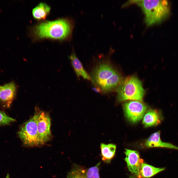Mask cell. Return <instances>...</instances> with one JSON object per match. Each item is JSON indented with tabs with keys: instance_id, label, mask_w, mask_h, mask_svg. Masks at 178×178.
Masks as SVG:
<instances>
[{
	"instance_id": "6da1fadb",
	"label": "cell",
	"mask_w": 178,
	"mask_h": 178,
	"mask_svg": "<svg viewBox=\"0 0 178 178\" xmlns=\"http://www.w3.org/2000/svg\"><path fill=\"white\" fill-rule=\"evenodd\" d=\"M74 21L68 17L53 21H41L29 29V34L33 42L50 39L60 42L69 41L72 38Z\"/></svg>"
},
{
	"instance_id": "7a4b0ae2",
	"label": "cell",
	"mask_w": 178,
	"mask_h": 178,
	"mask_svg": "<svg viewBox=\"0 0 178 178\" xmlns=\"http://www.w3.org/2000/svg\"><path fill=\"white\" fill-rule=\"evenodd\" d=\"M99 62L89 76L95 87L102 93H107L116 89L123 79L122 75L107 60Z\"/></svg>"
},
{
	"instance_id": "3957f363",
	"label": "cell",
	"mask_w": 178,
	"mask_h": 178,
	"mask_svg": "<svg viewBox=\"0 0 178 178\" xmlns=\"http://www.w3.org/2000/svg\"><path fill=\"white\" fill-rule=\"evenodd\" d=\"M145 15V22L147 26L162 22L167 18L170 12L168 2L165 0H136Z\"/></svg>"
},
{
	"instance_id": "277c9868",
	"label": "cell",
	"mask_w": 178,
	"mask_h": 178,
	"mask_svg": "<svg viewBox=\"0 0 178 178\" xmlns=\"http://www.w3.org/2000/svg\"><path fill=\"white\" fill-rule=\"evenodd\" d=\"M116 90L117 99L120 102L126 100L142 102L145 93L141 81L134 76L123 80Z\"/></svg>"
},
{
	"instance_id": "5b68a950",
	"label": "cell",
	"mask_w": 178,
	"mask_h": 178,
	"mask_svg": "<svg viewBox=\"0 0 178 178\" xmlns=\"http://www.w3.org/2000/svg\"><path fill=\"white\" fill-rule=\"evenodd\" d=\"M38 111L24 123L21 126L18 134L23 144L29 147L42 145L38 134L37 121Z\"/></svg>"
},
{
	"instance_id": "8992f818",
	"label": "cell",
	"mask_w": 178,
	"mask_h": 178,
	"mask_svg": "<svg viewBox=\"0 0 178 178\" xmlns=\"http://www.w3.org/2000/svg\"><path fill=\"white\" fill-rule=\"evenodd\" d=\"M123 107L126 116L133 123L141 120L147 109V105L142 102L136 100L126 101L123 104Z\"/></svg>"
},
{
	"instance_id": "52a82bcc",
	"label": "cell",
	"mask_w": 178,
	"mask_h": 178,
	"mask_svg": "<svg viewBox=\"0 0 178 178\" xmlns=\"http://www.w3.org/2000/svg\"><path fill=\"white\" fill-rule=\"evenodd\" d=\"M101 162L89 168L73 164L67 178H100L99 174Z\"/></svg>"
},
{
	"instance_id": "ba28073f",
	"label": "cell",
	"mask_w": 178,
	"mask_h": 178,
	"mask_svg": "<svg viewBox=\"0 0 178 178\" xmlns=\"http://www.w3.org/2000/svg\"><path fill=\"white\" fill-rule=\"evenodd\" d=\"M51 124L50 119L47 113L43 111L39 112L37 121V129L39 137L42 145L51 138Z\"/></svg>"
},
{
	"instance_id": "9c48e42d",
	"label": "cell",
	"mask_w": 178,
	"mask_h": 178,
	"mask_svg": "<svg viewBox=\"0 0 178 178\" xmlns=\"http://www.w3.org/2000/svg\"><path fill=\"white\" fill-rule=\"evenodd\" d=\"M17 86L13 82L0 85V101L3 106L9 108L15 98Z\"/></svg>"
},
{
	"instance_id": "30bf717a",
	"label": "cell",
	"mask_w": 178,
	"mask_h": 178,
	"mask_svg": "<svg viewBox=\"0 0 178 178\" xmlns=\"http://www.w3.org/2000/svg\"><path fill=\"white\" fill-rule=\"evenodd\" d=\"M125 150L126 157L125 160L127 163L128 169L132 174L136 175L139 171L143 160L140 158L137 151L127 149Z\"/></svg>"
},
{
	"instance_id": "8fae6325",
	"label": "cell",
	"mask_w": 178,
	"mask_h": 178,
	"mask_svg": "<svg viewBox=\"0 0 178 178\" xmlns=\"http://www.w3.org/2000/svg\"><path fill=\"white\" fill-rule=\"evenodd\" d=\"M160 131H158L152 134L145 141V146L164 147L178 150V147L171 143L163 142L160 138Z\"/></svg>"
},
{
	"instance_id": "7c38bea8",
	"label": "cell",
	"mask_w": 178,
	"mask_h": 178,
	"mask_svg": "<svg viewBox=\"0 0 178 178\" xmlns=\"http://www.w3.org/2000/svg\"><path fill=\"white\" fill-rule=\"evenodd\" d=\"M72 66L75 71L77 77L79 78L81 76L85 79L90 80L89 76L85 70L82 64L77 57L73 48L69 57Z\"/></svg>"
},
{
	"instance_id": "4fadbf2b",
	"label": "cell",
	"mask_w": 178,
	"mask_h": 178,
	"mask_svg": "<svg viewBox=\"0 0 178 178\" xmlns=\"http://www.w3.org/2000/svg\"><path fill=\"white\" fill-rule=\"evenodd\" d=\"M51 10V7L45 2L39 3L32 9V14L35 20L42 21H45L49 15Z\"/></svg>"
},
{
	"instance_id": "5bb4252c",
	"label": "cell",
	"mask_w": 178,
	"mask_h": 178,
	"mask_svg": "<svg viewBox=\"0 0 178 178\" xmlns=\"http://www.w3.org/2000/svg\"><path fill=\"white\" fill-rule=\"evenodd\" d=\"M116 148V145L114 144L101 143L100 156L101 160L104 163H111V159L115 156Z\"/></svg>"
},
{
	"instance_id": "9a60e30c",
	"label": "cell",
	"mask_w": 178,
	"mask_h": 178,
	"mask_svg": "<svg viewBox=\"0 0 178 178\" xmlns=\"http://www.w3.org/2000/svg\"><path fill=\"white\" fill-rule=\"evenodd\" d=\"M146 113L144 116L142 121L145 127L156 126L160 124L162 118L158 111L150 109Z\"/></svg>"
},
{
	"instance_id": "2e32d148",
	"label": "cell",
	"mask_w": 178,
	"mask_h": 178,
	"mask_svg": "<svg viewBox=\"0 0 178 178\" xmlns=\"http://www.w3.org/2000/svg\"><path fill=\"white\" fill-rule=\"evenodd\" d=\"M165 168L155 167L145 163H142L138 173L133 177L135 178H148L164 170Z\"/></svg>"
},
{
	"instance_id": "e0dca14e",
	"label": "cell",
	"mask_w": 178,
	"mask_h": 178,
	"mask_svg": "<svg viewBox=\"0 0 178 178\" xmlns=\"http://www.w3.org/2000/svg\"><path fill=\"white\" fill-rule=\"evenodd\" d=\"M15 121V119L8 116L4 112L0 111V125H9Z\"/></svg>"
},
{
	"instance_id": "ac0fdd59",
	"label": "cell",
	"mask_w": 178,
	"mask_h": 178,
	"mask_svg": "<svg viewBox=\"0 0 178 178\" xmlns=\"http://www.w3.org/2000/svg\"><path fill=\"white\" fill-rule=\"evenodd\" d=\"M92 89L96 92L99 93H102V91L98 87H95L92 88Z\"/></svg>"
},
{
	"instance_id": "d6986e66",
	"label": "cell",
	"mask_w": 178,
	"mask_h": 178,
	"mask_svg": "<svg viewBox=\"0 0 178 178\" xmlns=\"http://www.w3.org/2000/svg\"><path fill=\"white\" fill-rule=\"evenodd\" d=\"M5 178H10L8 174H7Z\"/></svg>"
}]
</instances>
